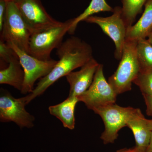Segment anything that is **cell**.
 <instances>
[{
  "instance_id": "1",
  "label": "cell",
  "mask_w": 152,
  "mask_h": 152,
  "mask_svg": "<svg viewBox=\"0 0 152 152\" xmlns=\"http://www.w3.org/2000/svg\"><path fill=\"white\" fill-rule=\"evenodd\" d=\"M58 58L57 64L48 75L40 79L32 92L26 96L28 104L43 94L58 80L79 67H81L93 56L91 47L77 37H72L63 42L57 49Z\"/></svg>"
},
{
  "instance_id": "2",
  "label": "cell",
  "mask_w": 152,
  "mask_h": 152,
  "mask_svg": "<svg viewBox=\"0 0 152 152\" xmlns=\"http://www.w3.org/2000/svg\"><path fill=\"white\" fill-rule=\"evenodd\" d=\"M137 42L126 40L118 66L108 79L109 84L118 95L132 90V83L140 72L136 55Z\"/></svg>"
},
{
  "instance_id": "3",
  "label": "cell",
  "mask_w": 152,
  "mask_h": 152,
  "mask_svg": "<svg viewBox=\"0 0 152 152\" xmlns=\"http://www.w3.org/2000/svg\"><path fill=\"white\" fill-rule=\"evenodd\" d=\"M7 2L5 16L1 41L12 42L19 48L29 53V44L32 33L28 28L16 4Z\"/></svg>"
},
{
  "instance_id": "4",
  "label": "cell",
  "mask_w": 152,
  "mask_h": 152,
  "mask_svg": "<svg viewBox=\"0 0 152 152\" xmlns=\"http://www.w3.org/2000/svg\"><path fill=\"white\" fill-rule=\"evenodd\" d=\"M73 20L70 19L57 26L33 34L29 44V54L42 61L51 59V53L62 43L64 37L69 32Z\"/></svg>"
},
{
  "instance_id": "5",
  "label": "cell",
  "mask_w": 152,
  "mask_h": 152,
  "mask_svg": "<svg viewBox=\"0 0 152 152\" xmlns=\"http://www.w3.org/2000/svg\"><path fill=\"white\" fill-rule=\"evenodd\" d=\"M7 43L18 55L24 72V81L21 93L23 94H31L34 89L35 82L48 75L58 61L53 59L46 61L38 59L19 48L12 43Z\"/></svg>"
},
{
  "instance_id": "6",
  "label": "cell",
  "mask_w": 152,
  "mask_h": 152,
  "mask_svg": "<svg viewBox=\"0 0 152 152\" xmlns=\"http://www.w3.org/2000/svg\"><path fill=\"white\" fill-rule=\"evenodd\" d=\"M26 96L15 98L7 90L1 88L0 121L13 122L20 128H33L35 118L26 110Z\"/></svg>"
},
{
  "instance_id": "7",
  "label": "cell",
  "mask_w": 152,
  "mask_h": 152,
  "mask_svg": "<svg viewBox=\"0 0 152 152\" xmlns=\"http://www.w3.org/2000/svg\"><path fill=\"white\" fill-rule=\"evenodd\" d=\"M118 95L106 80L103 65L99 64L91 85L87 91L77 97L88 109L94 111L103 106L115 104Z\"/></svg>"
},
{
  "instance_id": "8",
  "label": "cell",
  "mask_w": 152,
  "mask_h": 152,
  "mask_svg": "<svg viewBox=\"0 0 152 152\" xmlns=\"http://www.w3.org/2000/svg\"><path fill=\"white\" fill-rule=\"evenodd\" d=\"M134 109L132 107H121L115 103L94 111L102 118L104 124L105 130L101 137L104 144L113 143L118 138L119 131L126 126L127 122Z\"/></svg>"
},
{
  "instance_id": "9",
  "label": "cell",
  "mask_w": 152,
  "mask_h": 152,
  "mask_svg": "<svg viewBox=\"0 0 152 152\" xmlns=\"http://www.w3.org/2000/svg\"><path fill=\"white\" fill-rule=\"evenodd\" d=\"M84 21L98 25L103 32L112 39L115 45V58L121 60L127 29L122 16L121 7H116L110 16L104 18L92 15L85 19Z\"/></svg>"
},
{
  "instance_id": "10",
  "label": "cell",
  "mask_w": 152,
  "mask_h": 152,
  "mask_svg": "<svg viewBox=\"0 0 152 152\" xmlns=\"http://www.w3.org/2000/svg\"><path fill=\"white\" fill-rule=\"evenodd\" d=\"M32 34L59 26L48 12L41 0H19L16 3Z\"/></svg>"
},
{
  "instance_id": "11",
  "label": "cell",
  "mask_w": 152,
  "mask_h": 152,
  "mask_svg": "<svg viewBox=\"0 0 152 152\" xmlns=\"http://www.w3.org/2000/svg\"><path fill=\"white\" fill-rule=\"evenodd\" d=\"M99 64L93 58L82 66L80 71L72 72L66 76L70 86L68 96L77 97L88 89L92 83Z\"/></svg>"
},
{
  "instance_id": "12",
  "label": "cell",
  "mask_w": 152,
  "mask_h": 152,
  "mask_svg": "<svg viewBox=\"0 0 152 152\" xmlns=\"http://www.w3.org/2000/svg\"><path fill=\"white\" fill-rule=\"evenodd\" d=\"M132 131L136 141V147L146 151L149 145L152 131L148 128L147 119L139 109H134L126 123Z\"/></svg>"
},
{
  "instance_id": "13",
  "label": "cell",
  "mask_w": 152,
  "mask_h": 152,
  "mask_svg": "<svg viewBox=\"0 0 152 152\" xmlns=\"http://www.w3.org/2000/svg\"><path fill=\"white\" fill-rule=\"evenodd\" d=\"M138 21L127 29L126 40L138 42L146 39L152 29V0H148Z\"/></svg>"
},
{
  "instance_id": "14",
  "label": "cell",
  "mask_w": 152,
  "mask_h": 152,
  "mask_svg": "<svg viewBox=\"0 0 152 152\" xmlns=\"http://www.w3.org/2000/svg\"><path fill=\"white\" fill-rule=\"evenodd\" d=\"M79 102L77 97L68 96L60 104L49 107V113L59 120L64 127L74 129L75 125V108Z\"/></svg>"
},
{
  "instance_id": "15",
  "label": "cell",
  "mask_w": 152,
  "mask_h": 152,
  "mask_svg": "<svg viewBox=\"0 0 152 152\" xmlns=\"http://www.w3.org/2000/svg\"><path fill=\"white\" fill-rule=\"evenodd\" d=\"M24 77V72L17 56L11 59L7 67L1 69L0 84L10 85L21 91Z\"/></svg>"
},
{
  "instance_id": "16",
  "label": "cell",
  "mask_w": 152,
  "mask_h": 152,
  "mask_svg": "<svg viewBox=\"0 0 152 152\" xmlns=\"http://www.w3.org/2000/svg\"><path fill=\"white\" fill-rule=\"evenodd\" d=\"M114 9L112 8L105 0H91L89 5L82 14L74 18L68 33L73 34L76 29L79 23L84 21L88 17L92 16L94 14L98 13L100 12H113Z\"/></svg>"
},
{
  "instance_id": "17",
  "label": "cell",
  "mask_w": 152,
  "mask_h": 152,
  "mask_svg": "<svg viewBox=\"0 0 152 152\" xmlns=\"http://www.w3.org/2000/svg\"><path fill=\"white\" fill-rule=\"evenodd\" d=\"M123 6L122 16L127 27L132 26L137 16L141 13L148 0H121Z\"/></svg>"
},
{
  "instance_id": "18",
  "label": "cell",
  "mask_w": 152,
  "mask_h": 152,
  "mask_svg": "<svg viewBox=\"0 0 152 152\" xmlns=\"http://www.w3.org/2000/svg\"><path fill=\"white\" fill-rule=\"evenodd\" d=\"M136 55L140 65V72L152 71V46L147 39H142L138 41Z\"/></svg>"
},
{
  "instance_id": "19",
  "label": "cell",
  "mask_w": 152,
  "mask_h": 152,
  "mask_svg": "<svg viewBox=\"0 0 152 152\" xmlns=\"http://www.w3.org/2000/svg\"><path fill=\"white\" fill-rule=\"evenodd\" d=\"M133 83L139 87L143 96H152V71L140 72Z\"/></svg>"
},
{
  "instance_id": "20",
  "label": "cell",
  "mask_w": 152,
  "mask_h": 152,
  "mask_svg": "<svg viewBox=\"0 0 152 152\" xmlns=\"http://www.w3.org/2000/svg\"><path fill=\"white\" fill-rule=\"evenodd\" d=\"M17 56L15 51L7 43L0 41L1 69L5 68V64H9L11 59Z\"/></svg>"
},
{
  "instance_id": "21",
  "label": "cell",
  "mask_w": 152,
  "mask_h": 152,
  "mask_svg": "<svg viewBox=\"0 0 152 152\" xmlns=\"http://www.w3.org/2000/svg\"><path fill=\"white\" fill-rule=\"evenodd\" d=\"M7 2L5 0H0V31L2 30L5 16Z\"/></svg>"
},
{
  "instance_id": "22",
  "label": "cell",
  "mask_w": 152,
  "mask_h": 152,
  "mask_svg": "<svg viewBox=\"0 0 152 152\" xmlns=\"http://www.w3.org/2000/svg\"><path fill=\"white\" fill-rule=\"evenodd\" d=\"M143 96L146 105V113L148 115L152 116V96L147 95Z\"/></svg>"
},
{
  "instance_id": "23",
  "label": "cell",
  "mask_w": 152,
  "mask_h": 152,
  "mask_svg": "<svg viewBox=\"0 0 152 152\" xmlns=\"http://www.w3.org/2000/svg\"><path fill=\"white\" fill-rule=\"evenodd\" d=\"M117 152H146V151L140 149L135 146L134 148H132L122 149L118 150Z\"/></svg>"
},
{
  "instance_id": "24",
  "label": "cell",
  "mask_w": 152,
  "mask_h": 152,
  "mask_svg": "<svg viewBox=\"0 0 152 152\" xmlns=\"http://www.w3.org/2000/svg\"><path fill=\"white\" fill-rule=\"evenodd\" d=\"M146 152H152V131L151 134V140H150L149 145L147 148Z\"/></svg>"
},
{
  "instance_id": "25",
  "label": "cell",
  "mask_w": 152,
  "mask_h": 152,
  "mask_svg": "<svg viewBox=\"0 0 152 152\" xmlns=\"http://www.w3.org/2000/svg\"><path fill=\"white\" fill-rule=\"evenodd\" d=\"M148 39H147V40H148V42H149V43L151 44V45L152 46V29L149 34L148 36Z\"/></svg>"
},
{
  "instance_id": "26",
  "label": "cell",
  "mask_w": 152,
  "mask_h": 152,
  "mask_svg": "<svg viewBox=\"0 0 152 152\" xmlns=\"http://www.w3.org/2000/svg\"><path fill=\"white\" fill-rule=\"evenodd\" d=\"M147 124H148V127L152 131V119H147Z\"/></svg>"
},
{
  "instance_id": "27",
  "label": "cell",
  "mask_w": 152,
  "mask_h": 152,
  "mask_svg": "<svg viewBox=\"0 0 152 152\" xmlns=\"http://www.w3.org/2000/svg\"><path fill=\"white\" fill-rule=\"evenodd\" d=\"M6 1H11L15 3H17L18 1H19V0H5Z\"/></svg>"
}]
</instances>
